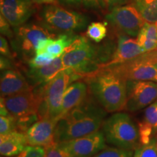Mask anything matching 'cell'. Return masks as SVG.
Returning a JSON list of instances; mask_svg holds the SVG:
<instances>
[{
    "mask_svg": "<svg viewBox=\"0 0 157 157\" xmlns=\"http://www.w3.org/2000/svg\"><path fill=\"white\" fill-rule=\"evenodd\" d=\"M156 147H157V141H156Z\"/></svg>",
    "mask_w": 157,
    "mask_h": 157,
    "instance_id": "38",
    "label": "cell"
},
{
    "mask_svg": "<svg viewBox=\"0 0 157 157\" xmlns=\"http://www.w3.org/2000/svg\"><path fill=\"white\" fill-rule=\"evenodd\" d=\"M0 68H1V71L12 69L13 68H12L11 63L10 61V58L1 56V58H0Z\"/></svg>",
    "mask_w": 157,
    "mask_h": 157,
    "instance_id": "34",
    "label": "cell"
},
{
    "mask_svg": "<svg viewBox=\"0 0 157 157\" xmlns=\"http://www.w3.org/2000/svg\"><path fill=\"white\" fill-rule=\"evenodd\" d=\"M125 80L157 82V48L132 60L107 66Z\"/></svg>",
    "mask_w": 157,
    "mask_h": 157,
    "instance_id": "6",
    "label": "cell"
},
{
    "mask_svg": "<svg viewBox=\"0 0 157 157\" xmlns=\"http://www.w3.org/2000/svg\"><path fill=\"white\" fill-rule=\"evenodd\" d=\"M57 121L51 119H39L25 132L28 145L47 147L55 143Z\"/></svg>",
    "mask_w": 157,
    "mask_h": 157,
    "instance_id": "14",
    "label": "cell"
},
{
    "mask_svg": "<svg viewBox=\"0 0 157 157\" xmlns=\"http://www.w3.org/2000/svg\"><path fill=\"white\" fill-rule=\"evenodd\" d=\"M133 154H134L133 150L106 146L92 157H132Z\"/></svg>",
    "mask_w": 157,
    "mask_h": 157,
    "instance_id": "24",
    "label": "cell"
},
{
    "mask_svg": "<svg viewBox=\"0 0 157 157\" xmlns=\"http://www.w3.org/2000/svg\"><path fill=\"white\" fill-rule=\"evenodd\" d=\"M82 76L71 69L60 71L47 83L37 86L34 91L39 99V119L58 120L61 117L62 103L66 88Z\"/></svg>",
    "mask_w": 157,
    "mask_h": 157,
    "instance_id": "3",
    "label": "cell"
},
{
    "mask_svg": "<svg viewBox=\"0 0 157 157\" xmlns=\"http://www.w3.org/2000/svg\"><path fill=\"white\" fill-rule=\"evenodd\" d=\"M82 3L87 8L101 10L105 7L104 0H82Z\"/></svg>",
    "mask_w": 157,
    "mask_h": 157,
    "instance_id": "32",
    "label": "cell"
},
{
    "mask_svg": "<svg viewBox=\"0 0 157 157\" xmlns=\"http://www.w3.org/2000/svg\"><path fill=\"white\" fill-rule=\"evenodd\" d=\"M137 41L145 52L157 48V23L145 22L137 36Z\"/></svg>",
    "mask_w": 157,
    "mask_h": 157,
    "instance_id": "21",
    "label": "cell"
},
{
    "mask_svg": "<svg viewBox=\"0 0 157 157\" xmlns=\"http://www.w3.org/2000/svg\"><path fill=\"white\" fill-rule=\"evenodd\" d=\"M32 0H0L1 15L5 17L11 26H21L34 13Z\"/></svg>",
    "mask_w": 157,
    "mask_h": 157,
    "instance_id": "13",
    "label": "cell"
},
{
    "mask_svg": "<svg viewBox=\"0 0 157 157\" xmlns=\"http://www.w3.org/2000/svg\"><path fill=\"white\" fill-rule=\"evenodd\" d=\"M1 103L15 119L32 114H38L39 99L33 90L15 95L1 97Z\"/></svg>",
    "mask_w": 157,
    "mask_h": 157,
    "instance_id": "12",
    "label": "cell"
},
{
    "mask_svg": "<svg viewBox=\"0 0 157 157\" xmlns=\"http://www.w3.org/2000/svg\"><path fill=\"white\" fill-rule=\"evenodd\" d=\"M17 130L16 120L12 116L0 117V135H3L7 133Z\"/></svg>",
    "mask_w": 157,
    "mask_h": 157,
    "instance_id": "29",
    "label": "cell"
},
{
    "mask_svg": "<svg viewBox=\"0 0 157 157\" xmlns=\"http://www.w3.org/2000/svg\"><path fill=\"white\" fill-rule=\"evenodd\" d=\"M10 24L3 15H0V31L1 34L4 36H7L9 39L14 37V33L10 29Z\"/></svg>",
    "mask_w": 157,
    "mask_h": 157,
    "instance_id": "31",
    "label": "cell"
},
{
    "mask_svg": "<svg viewBox=\"0 0 157 157\" xmlns=\"http://www.w3.org/2000/svg\"><path fill=\"white\" fill-rule=\"evenodd\" d=\"M63 70L61 56L55 58L50 63L40 68H30L26 72L29 84L32 87L47 83L60 71Z\"/></svg>",
    "mask_w": 157,
    "mask_h": 157,
    "instance_id": "18",
    "label": "cell"
},
{
    "mask_svg": "<svg viewBox=\"0 0 157 157\" xmlns=\"http://www.w3.org/2000/svg\"><path fill=\"white\" fill-rule=\"evenodd\" d=\"M55 57L50 56L48 53L36 54L29 59V67L30 68H40L50 63L54 60Z\"/></svg>",
    "mask_w": 157,
    "mask_h": 157,
    "instance_id": "27",
    "label": "cell"
},
{
    "mask_svg": "<svg viewBox=\"0 0 157 157\" xmlns=\"http://www.w3.org/2000/svg\"><path fill=\"white\" fill-rule=\"evenodd\" d=\"M127 0H104L105 6H107L109 9L113 8L116 6H119L122 5Z\"/></svg>",
    "mask_w": 157,
    "mask_h": 157,
    "instance_id": "35",
    "label": "cell"
},
{
    "mask_svg": "<svg viewBox=\"0 0 157 157\" xmlns=\"http://www.w3.org/2000/svg\"><path fill=\"white\" fill-rule=\"evenodd\" d=\"M127 101L124 110L135 112L148 106L157 99V82L127 80Z\"/></svg>",
    "mask_w": 157,
    "mask_h": 157,
    "instance_id": "10",
    "label": "cell"
},
{
    "mask_svg": "<svg viewBox=\"0 0 157 157\" xmlns=\"http://www.w3.org/2000/svg\"><path fill=\"white\" fill-rule=\"evenodd\" d=\"M21 72L14 69L2 71L0 80L1 97H7L33 90Z\"/></svg>",
    "mask_w": 157,
    "mask_h": 157,
    "instance_id": "15",
    "label": "cell"
},
{
    "mask_svg": "<svg viewBox=\"0 0 157 157\" xmlns=\"http://www.w3.org/2000/svg\"><path fill=\"white\" fill-rule=\"evenodd\" d=\"M143 121L150 125L156 134L157 132V99L145 110Z\"/></svg>",
    "mask_w": 157,
    "mask_h": 157,
    "instance_id": "26",
    "label": "cell"
},
{
    "mask_svg": "<svg viewBox=\"0 0 157 157\" xmlns=\"http://www.w3.org/2000/svg\"><path fill=\"white\" fill-rule=\"evenodd\" d=\"M145 22L157 23V0H132Z\"/></svg>",
    "mask_w": 157,
    "mask_h": 157,
    "instance_id": "22",
    "label": "cell"
},
{
    "mask_svg": "<svg viewBox=\"0 0 157 157\" xmlns=\"http://www.w3.org/2000/svg\"><path fill=\"white\" fill-rule=\"evenodd\" d=\"M105 143L103 131L98 130L87 135L58 143L69 157H92L106 147Z\"/></svg>",
    "mask_w": 157,
    "mask_h": 157,
    "instance_id": "11",
    "label": "cell"
},
{
    "mask_svg": "<svg viewBox=\"0 0 157 157\" xmlns=\"http://www.w3.org/2000/svg\"><path fill=\"white\" fill-rule=\"evenodd\" d=\"M14 157H46V148L28 145L19 154Z\"/></svg>",
    "mask_w": 157,
    "mask_h": 157,
    "instance_id": "28",
    "label": "cell"
},
{
    "mask_svg": "<svg viewBox=\"0 0 157 157\" xmlns=\"http://www.w3.org/2000/svg\"><path fill=\"white\" fill-rule=\"evenodd\" d=\"M56 35L45 25L34 23L23 24L15 28L13 45L25 58H33L39 43L42 39L55 38Z\"/></svg>",
    "mask_w": 157,
    "mask_h": 157,
    "instance_id": "8",
    "label": "cell"
},
{
    "mask_svg": "<svg viewBox=\"0 0 157 157\" xmlns=\"http://www.w3.org/2000/svg\"><path fill=\"white\" fill-rule=\"evenodd\" d=\"M144 50L137 42V39L131 38L125 34L119 35L118 38L117 46L113 53V58L107 66L119 64L132 60L141 54Z\"/></svg>",
    "mask_w": 157,
    "mask_h": 157,
    "instance_id": "16",
    "label": "cell"
},
{
    "mask_svg": "<svg viewBox=\"0 0 157 157\" xmlns=\"http://www.w3.org/2000/svg\"><path fill=\"white\" fill-rule=\"evenodd\" d=\"M157 140L155 137L146 145H140L135 150L132 157H157Z\"/></svg>",
    "mask_w": 157,
    "mask_h": 157,
    "instance_id": "25",
    "label": "cell"
},
{
    "mask_svg": "<svg viewBox=\"0 0 157 157\" xmlns=\"http://www.w3.org/2000/svg\"><path fill=\"white\" fill-rule=\"evenodd\" d=\"M86 82L98 103L107 112L124 110L127 101V80L109 67L85 76Z\"/></svg>",
    "mask_w": 157,
    "mask_h": 157,
    "instance_id": "2",
    "label": "cell"
},
{
    "mask_svg": "<svg viewBox=\"0 0 157 157\" xmlns=\"http://www.w3.org/2000/svg\"><path fill=\"white\" fill-rule=\"evenodd\" d=\"M105 19L123 34L137 36L145 21L135 6H116L105 15Z\"/></svg>",
    "mask_w": 157,
    "mask_h": 157,
    "instance_id": "9",
    "label": "cell"
},
{
    "mask_svg": "<svg viewBox=\"0 0 157 157\" xmlns=\"http://www.w3.org/2000/svg\"><path fill=\"white\" fill-rule=\"evenodd\" d=\"M0 52H1V56H2L7 57L8 58H10L12 57L8 42L2 35L0 37Z\"/></svg>",
    "mask_w": 157,
    "mask_h": 157,
    "instance_id": "33",
    "label": "cell"
},
{
    "mask_svg": "<svg viewBox=\"0 0 157 157\" xmlns=\"http://www.w3.org/2000/svg\"><path fill=\"white\" fill-rule=\"evenodd\" d=\"M107 111L95 102L87 99L57 121L55 143H61L87 135L99 130Z\"/></svg>",
    "mask_w": 157,
    "mask_h": 157,
    "instance_id": "1",
    "label": "cell"
},
{
    "mask_svg": "<svg viewBox=\"0 0 157 157\" xmlns=\"http://www.w3.org/2000/svg\"><path fill=\"white\" fill-rule=\"evenodd\" d=\"M34 3L38 5H58L57 0H32Z\"/></svg>",
    "mask_w": 157,
    "mask_h": 157,
    "instance_id": "36",
    "label": "cell"
},
{
    "mask_svg": "<svg viewBox=\"0 0 157 157\" xmlns=\"http://www.w3.org/2000/svg\"><path fill=\"white\" fill-rule=\"evenodd\" d=\"M28 146L25 132L15 130L0 136V153L5 157H14Z\"/></svg>",
    "mask_w": 157,
    "mask_h": 157,
    "instance_id": "20",
    "label": "cell"
},
{
    "mask_svg": "<svg viewBox=\"0 0 157 157\" xmlns=\"http://www.w3.org/2000/svg\"><path fill=\"white\" fill-rule=\"evenodd\" d=\"M63 69H71L82 77L103 68L100 47L94 46L84 36L78 38L61 56Z\"/></svg>",
    "mask_w": 157,
    "mask_h": 157,
    "instance_id": "4",
    "label": "cell"
},
{
    "mask_svg": "<svg viewBox=\"0 0 157 157\" xmlns=\"http://www.w3.org/2000/svg\"><path fill=\"white\" fill-rule=\"evenodd\" d=\"M87 84L83 81H76L70 84L64 93L60 117L83 103L87 98Z\"/></svg>",
    "mask_w": 157,
    "mask_h": 157,
    "instance_id": "19",
    "label": "cell"
},
{
    "mask_svg": "<svg viewBox=\"0 0 157 157\" xmlns=\"http://www.w3.org/2000/svg\"><path fill=\"white\" fill-rule=\"evenodd\" d=\"M105 141L115 147L135 150L140 146L138 127L127 113H114L102 125Z\"/></svg>",
    "mask_w": 157,
    "mask_h": 157,
    "instance_id": "5",
    "label": "cell"
},
{
    "mask_svg": "<svg viewBox=\"0 0 157 157\" xmlns=\"http://www.w3.org/2000/svg\"><path fill=\"white\" fill-rule=\"evenodd\" d=\"M60 2L68 5H78L82 2V0H60Z\"/></svg>",
    "mask_w": 157,
    "mask_h": 157,
    "instance_id": "37",
    "label": "cell"
},
{
    "mask_svg": "<svg viewBox=\"0 0 157 157\" xmlns=\"http://www.w3.org/2000/svg\"><path fill=\"white\" fill-rule=\"evenodd\" d=\"M78 36L74 32H67L63 33L55 38L42 39L37 46L35 55L48 53L55 58L61 56Z\"/></svg>",
    "mask_w": 157,
    "mask_h": 157,
    "instance_id": "17",
    "label": "cell"
},
{
    "mask_svg": "<svg viewBox=\"0 0 157 157\" xmlns=\"http://www.w3.org/2000/svg\"><path fill=\"white\" fill-rule=\"evenodd\" d=\"M44 25L50 30L63 33L82 31L87 26L88 20L84 15L70 11L58 5H46L40 13Z\"/></svg>",
    "mask_w": 157,
    "mask_h": 157,
    "instance_id": "7",
    "label": "cell"
},
{
    "mask_svg": "<svg viewBox=\"0 0 157 157\" xmlns=\"http://www.w3.org/2000/svg\"><path fill=\"white\" fill-rule=\"evenodd\" d=\"M86 34L88 38L96 43L101 42L107 35V29L105 24L101 22H93L88 25Z\"/></svg>",
    "mask_w": 157,
    "mask_h": 157,
    "instance_id": "23",
    "label": "cell"
},
{
    "mask_svg": "<svg viewBox=\"0 0 157 157\" xmlns=\"http://www.w3.org/2000/svg\"><path fill=\"white\" fill-rule=\"evenodd\" d=\"M46 148V157H69L63 149L60 148L58 143H54Z\"/></svg>",
    "mask_w": 157,
    "mask_h": 157,
    "instance_id": "30",
    "label": "cell"
}]
</instances>
